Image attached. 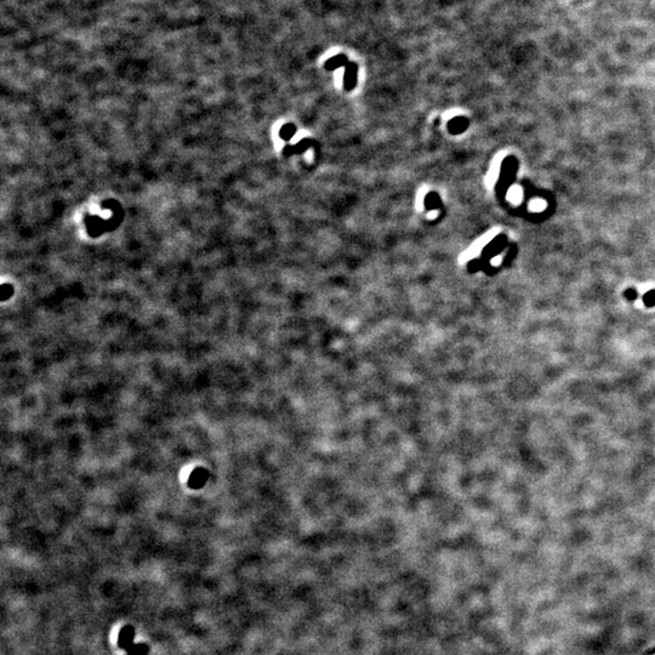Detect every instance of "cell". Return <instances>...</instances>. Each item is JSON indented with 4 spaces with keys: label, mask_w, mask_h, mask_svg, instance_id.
<instances>
[{
    "label": "cell",
    "mask_w": 655,
    "mask_h": 655,
    "mask_svg": "<svg viewBox=\"0 0 655 655\" xmlns=\"http://www.w3.org/2000/svg\"><path fill=\"white\" fill-rule=\"evenodd\" d=\"M357 72H358L357 63L348 62L347 64H346L344 85H345V89L347 91H351L355 89L356 84H357Z\"/></svg>",
    "instance_id": "obj_1"
},
{
    "label": "cell",
    "mask_w": 655,
    "mask_h": 655,
    "mask_svg": "<svg viewBox=\"0 0 655 655\" xmlns=\"http://www.w3.org/2000/svg\"><path fill=\"white\" fill-rule=\"evenodd\" d=\"M347 63H348V60L347 57H346V55H344V54H339V55L329 59L327 62H325L324 67L327 70H334L339 68V67L346 66Z\"/></svg>",
    "instance_id": "obj_2"
},
{
    "label": "cell",
    "mask_w": 655,
    "mask_h": 655,
    "mask_svg": "<svg viewBox=\"0 0 655 655\" xmlns=\"http://www.w3.org/2000/svg\"><path fill=\"white\" fill-rule=\"evenodd\" d=\"M468 121L467 119H465L463 117H457L454 118L449 121L448 124V128H449V131L451 134H459V132H463V130L467 128Z\"/></svg>",
    "instance_id": "obj_3"
},
{
    "label": "cell",
    "mask_w": 655,
    "mask_h": 655,
    "mask_svg": "<svg viewBox=\"0 0 655 655\" xmlns=\"http://www.w3.org/2000/svg\"><path fill=\"white\" fill-rule=\"evenodd\" d=\"M440 204H442V203H440L439 196L437 194V193L431 192L429 196H426V200H425L426 209H429V210H434V209L439 208Z\"/></svg>",
    "instance_id": "obj_4"
},
{
    "label": "cell",
    "mask_w": 655,
    "mask_h": 655,
    "mask_svg": "<svg viewBox=\"0 0 655 655\" xmlns=\"http://www.w3.org/2000/svg\"><path fill=\"white\" fill-rule=\"evenodd\" d=\"M296 134V129H295L294 125L291 124H287L285 127L280 130V136L284 138V140H289Z\"/></svg>",
    "instance_id": "obj_5"
},
{
    "label": "cell",
    "mask_w": 655,
    "mask_h": 655,
    "mask_svg": "<svg viewBox=\"0 0 655 655\" xmlns=\"http://www.w3.org/2000/svg\"><path fill=\"white\" fill-rule=\"evenodd\" d=\"M643 302H644V305H646V306H648V307L654 306V305H655V291H649V293H647L646 295H644Z\"/></svg>",
    "instance_id": "obj_6"
},
{
    "label": "cell",
    "mask_w": 655,
    "mask_h": 655,
    "mask_svg": "<svg viewBox=\"0 0 655 655\" xmlns=\"http://www.w3.org/2000/svg\"><path fill=\"white\" fill-rule=\"evenodd\" d=\"M203 474H204V472H203L202 470H200L199 472L193 473V476H192V478H191V481H194V480H196L197 482H198V487H200V485H203V484L205 483V477L203 478Z\"/></svg>",
    "instance_id": "obj_7"
},
{
    "label": "cell",
    "mask_w": 655,
    "mask_h": 655,
    "mask_svg": "<svg viewBox=\"0 0 655 655\" xmlns=\"http://www.w3.org/2000/svg\"><path fill=\"white\" fill-rule=\"evenodd\" d=\"M626 297L629 298V300H634V298L637 297V294L634 293L633 290H629V291H626Z\"/></svg>",
    "instance_id": "obj_8"
}]
</instances>
